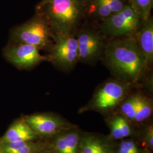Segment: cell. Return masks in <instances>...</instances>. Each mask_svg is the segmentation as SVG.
Wrapping results in <instances>:
<instances>
[{
  "mask_svg": "<svg viewBox=\"0 0 153 153\" xmlns=\"http://www.w3.org/2000/svg\"><path fill=\"white\" fill-rule=\"evenodd\" d=\"M105 61L115 76L129 83L137 81L148 66L136 39L132 36L109 43L105 51Z\"/></svg>",
  "mask_w": 153,
  "mask_h": 153,
  "instance_id": "obj_1",
  "label": "cell"
},
{
  "mask_svg": "<svg viewBox=\"0 0 153 153\" xmlns=\"http://www.w3.org/2000/svg\"><path fill=\"white\" fill-rule=\"evenodd\" d=\"M83 8V0H50L38 7L43 10V18L55 34L71 33L80 20Z\"/></svg>",
  "mask_w": 153,
  "mask_h": 153,
  "instance_id": "obj_2",
  "label": "cell"
},
{
  "mask_svg": "<svg viewBox=\"0 0 153 153\" xmlns=\"http://www.w3.org/2000/svg\"><path fill=\"white\" fill-rule=\"evenodd\" d=\"M142 23L138 14L129 4H127L120 11L103 21L100 29L108 36L128 37L137 33Z\"/></svg>",
  "mask_w": 153,
  "mask_h": 153,
  "instance_id": "obj_3",
  "label": "cell"
},
{
  "mask_svg": "<svg viewBox=\"0 0 153 153\" xmlns=\"http://www.w3.org/2000/svg\"><path fill=\"white\" fill-rule=\"evenodd\" d=\"M55 44L50 55L51 61L64 70H69L79 61L76 38L73 33L55 34Z\"/></svg>",
  "mask_w": 153,
  "mask_h": 153,
  "instance_id": "obj_4",
  "label": "cell"
},
{
  "mask_svg": "<svg viewBox=\"0 0 153 153\" xmlns=\"http://www.w3.org/2000/svg\"><path fill=\"white\" fill-rule=\"evenodd\" d=\"M129 84L123 81L105 82L95 94L90 103V107L100 111L115 108L125 98Z\"/></svg>",
  "mask_w": 153,
  "mask_h": 153,
  "instance_id": "obj_5",
  "label": "cell"
},
{
  "mask_svg": "<svg viewBox=\"0 0 153 153\" xmlns=\"http://www.w3.org/2000/svg\"><path fill=\"white\" fill-rule=\"evenodd\" d=\"M51 28L43 18L37 17L18 28L14 38L19 43L30 44L39 48L47 47L50 42Z\"/></svg>",
  "mask_w": 153,
  "mask_h": 153,
  "instance_id": "obj_6",
  "label": "cell"
},
{
  "mask_svg": "<svg viewBox=\"0 0 153 153\" xmlns=\"http://www.w3.org/2000/svg\"><path fill=\"white\" fill-rule=\"evenodd\" d=\"M4 54L13 64L22 68L33 67L45 59L40 55L39 48L24 43H18L7 48Z\"/></svg>",
  "mask_w": 153,
  "mask_h": 153,
  "instance_id": "obj_7",
  "label": "cell"
},
{
  "mask_svg": "<svg viewBox=\"0 0 153 153\" xmlns=\"http://www.w3.org/2000/svg\"><path fill=\"white\" fill-rule=\"evenodd\" d=\"M76 40L78 47L79 61L88 62L97 59L103 48L101 37L98 33L91 29L81 30Z\"/></svg>",
  "mask_w": 153,
  "mask_h": 153,
  "instance_id": "obj_8",
  "label": "cell"
},
{
  "mask_svg": "<svg viewBox=\"0 0 153 153\" xmlns=\"http://www.w3.org/2000/svg\"><path fill=\"white\" fill-rule=\"evenodd\" d=\"M24 121L38 135L53 136L66 127L64 121L51 115L35 114L26 117Z\"/></svg>",
  "mask_w": 153,
  "mask_h": 153,
  "instance_id": "obj_9",
  "label": "cell"
},
{
  "mask_svg": "<svg viewBox=\"0 0 153 153\" xmlns=\"http://www.w3.org/2000/svg\"><path fill=\"white\" fill-rule=\"evenodd\" d=\"M127 4L126 0H91L89 14L102 21L122 10Z\"/></svg>",
  "mask_w": 153,
  "mask_h": 153,
  "instance_id": "obj_10",
  "label": "cell"
},
{
  "mask_svg": "<svg viewBox=\"0 0 153 153\" xmlns=\"http://www.w3.org/2000/svg\"><path fill=\"white\" fill-rule=\"evenodd\" d=\"M137 43L143 54L145 56L148 66L153 61V21L150 16L143 22L137 31Z\"/></svg>",
  "mask_w": 153,
  "mask_h": 153,
  "instance_id": "obj_11",
  "label": "cell"
},
{
  "mask_svg": "<svg viewBox=\"0 0 153 153\" xmlns=\"http://www.w3.org/2000/svg\"><path fill=\"white\" fill-rule=\"evenodd\" d=\"M81 135L76 130L64 131L55 138L52 147L55 153H79Z\"/></svg>",
  "mask_w": 153,
  "mask_h": 153,
  "instance_id": "obj_12",
  "label": "cell"
},
{
  "mask_svg": "<svg viewBox=\"0 0 153 153\" xmlns=\"http://www.w3.org/2000/svg\"><path fill=\"white\" fill-rule=\"evenodd\" d=\"M38 137L25 121H18L14 123L1 139L2 143L20 141H32Z\"/></svg>",
  "mask_w": 153,
  "mask_h": 153,
  "instance_id": "obj_13",
  "label": "cell"
},
{
  "mask_svg": "<svg viewBox=\"0 0 153 153\" xmlns=\"http://www.w3.org/2000/svg\"><path fill=\"white\" fill-rule=\"evenodd\" d=\"M79 153H113L110 145L100 137L91 134L81 137Z\"/></svg>",
  "mask_w": 153,
  "mask_h": 153,
  "instance_id": "obj_14",
  "label": "cell"
},
{
  "mask_svg": "<svg viewBox=\"0 0 153 153\" xmlns=\"http://www.w3.org/2000/svg\"><path fill=\"white\" fill-rule=\"evenodd\" d=\"M109 128L111 135L115 140H121L131 134V126L123 115L115 116L109 121Z\"/></svg>",
  "mask_w": 153,
  "mask_h": 153,
  "instance_id": "obj_15",
  "label": "cell"
},
{
  "mask_svg": "<svg viewBox=\"0 0 153 153\" xmlns=\"http://www.w3.org/2000/svg\"><path fill=\"white\" fill-rule=\"evenodd\" d=\"M152 111L153 106L151 100L138 94L137 107L134 121L137 123H142L150 116Z\"/></svg>",
  "mask_w": 153,
  "mask_h": 153,
  "instance_id": "obj_16",
  "label": "cell"
},
{
  "mask_svg": "<svg viewBox=\"0 0 153 153\" xmlns=\"http://www.w3.org/2000/svg\"><path fill=\"white\" fill-rule=\"evenodd\" d=\"M129 4L140 16L142 22L150 16L153 7V0H129Z\"/></svg>",
  "mask_w": 153,
  "mask_h": 153,
  "instance_id": "obj_17",
  "label": "cell"
},
{
  "mask_svg": "<svg viewBox=\"0 0 153 153\" xmlns=\"http://www.w3.org/2000/svg\"><path fill=\"white\" fill-rule=\"evenodd\" d=\"M138 94L132 95L126 99L121 105L120 109L123 115L128 120L134 121L137 107Z\"/></svg>",
  "mask_w": 153,
  "mask_h": 153,
  "instance_id": "obj_18",
  "label": "cell"
},
{
  "mask_svg": "<svg viewBox=\"0 0 153 153\" xmlns=\"http://www.w3.org/2000/svg\"><path fill=\"white\" fill-rule=\"evenodd\" d=\"M117 153H140V150L133 141L123 140L119 146Z\"/></svg>",
  "mask_w": 153,
  "mask_h": 153,
  "instance_id": "obj_19",
  "label": "cell"
},
{
  "mask_svg": "<svg viewBox=\"0 0 153 153\" xmlns=\"http://www.w3.org/2000/svg\"><path fill=\"white\" fill-rule=\"evenodd\" d=\"M41 149V145L30 141L14 153H36Z\"/></svg>",
  "mask_w": 153,
  "mask_h": 153,
  "instance_id": "obj_20",
  "label": "cell"
},
{
  "mask_svg": "<svg viewBox=\"0 0 153 153\" xmlns=\"http://www.w3.org/2000/svg\"><path fill=\"white\" fill-rule=\"evenodd\" d=\"M144 140L148 147L152 149L153 148V128L152 126H150L146 129Z\"/></svg>",
  "mask_w": 153,
  "mask_h": 153,
  "instance_id": "obj_21",
  "label": "cell"
},
{
  "mask_svg": "<svg viewBox=\"0 0 153 153\" xmlns=\"http://www.w3.org/2000/svg\"><path fill=\"white\" fill-rule=\"evenodd\" d=\"M50 0H43L39 4L38 7H40L43 5H44V4H45L47 2H48Z\"/></svg>",
  "mask_w": 153,
  "mask_h": 153,
  "instance_id": "obj_22",
  "label": "cell"
},
{
  "mask_svg": "<svg viewBox=\"0 0 153 153\" xmlns=\"http://www.w3.org/2000/svg\"><path fill=\"white\" fill-rule=\"evenodd\" d=\"M0 153H4V151L2 150V149L1 148V146H0Z\"/></svg>",
  "mask_w": 153,
  "mask_h": 153,
  "instance_id": "obj_23",
  "label": "cell"
},
{
  "mask_svg": "<svg viewBox=\"0 0 153 153\" xmlns=\"http://www.w3.org/2000/svg\"><path fill=\"white\" fill-rule=\"evenodd\" d=\"M148 153V152H146V153Z\"/></svg>",
  "mask_w": 153,
  "mask_h": 153,
  "instance_id": "obj_24",
  "label": "cell"
}]
</instances>
